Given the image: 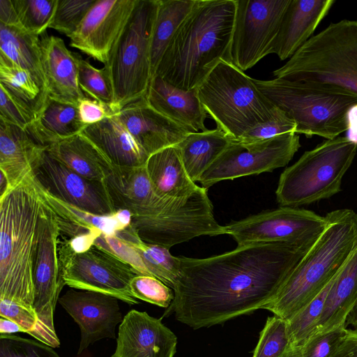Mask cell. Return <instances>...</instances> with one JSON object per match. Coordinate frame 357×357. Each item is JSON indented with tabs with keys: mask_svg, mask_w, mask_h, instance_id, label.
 <instances>
[{
	"mask_svg": "<svg viewBox=\"0 0 357 357\" xmlns=\"http://www.w3.org/2000/svg\"><path fill=\"white\" fill-rule=\"evenodd\" d=\"M316 241L253 243L204 259L180 256L167 312L199 329L263 309Z\"/></svg>",
	"mask_w": 357,
	"mask_h": 357,
	"instance_id": "cell-1",
	"label": "cell"
},
{
	"mask_svg": "<svg viewBox=\"0 0 357 357\" xmlns=\"http://www.w3.org/2000/svg\"><path fill=\"white\" fill-rule=\"evenodd\" d=\"M325 217L321 234L263 309L289 319L337 275L357 249V213L337 209Z\"/></svg>",
	"mask_w": 357,
	"mask_h": 357,
	"instance_id": "cell-4",
	"label": "cell"
},
{
	"mask_svg": "<svg viewBox=\"0 0 357 357\" xmlns=\"http://www.w3.org/2000/svg\"><path fill=\"white\" fill-rule=\"evenodd\" d=\"M118 298L99 292L70 289L59 304L79 326L81 340L77 354L104 338L116 337V327L123 319Z\"/></svg>",
	"mask_w": 357,
	"mask_h": 357,
	"instance_id": "cell-18",
	"label": "cell"
},
{
	"mask_svg": "<svg viewBox=\"0 0 357 357\" xmlns=\"http://www.w3.org/2000/svg\"><path fill=\"white\" fill-rule=\"evenodd\" d=\"M155 111L191 132L205 131L207 113L198 97L197 89L185 90L155 75L146 96Z\"/></svg>",
	"mask_w": 357,
	"mask_h": 357,
	"instance_id": "cell-23",
	"label": "cell"
},
{
	"mask_svg": "<svg viewBox=\"0 0 357 357\" xmlns=\"http://www.w3.org/2000/svg\"><path fill=\"white\" fill-rule=\"evenodd\" d=\"M93 245L130 264L140 275L151 276L135 249L116 234L108 236L102 233L96 239Z\"/></svg>",
	"mask_w": 357,
	"mask_h": 357,
	"instance_id": "cell-45",
	"label": "cell"
},
{
	"mask_svg": "<svg viewBox=\"0 0 357 357\" xmlns=\"http://www.w3.org/2000/svg\"><path fill=\"white\" fill-rule=\"evenodd\" d=\"M258 89L296 124V133L334 139L349 128L357 96L281 78L254 79Z\"/></svg>",
	"mask_w": 357,
	"mask_h": 357,
	"instance_id": "cell-7",
	"label": "cell"
},
{
	"mask_svg": "<svg viewBox=\"0 0 357 357\" xmlns=\"http://www.w3.org/2000/svg\"><path fill=\"white\" fill-rule=\"evenodd\" d=\"M34 181L42 202L56 217L61 236L70 238L97 229L102 234L112 236L123 229L115 214L102 216L83 211L53 196Z\"/></svg>",
	"mask_w": 357,
	"mask_h": 357,
	"instance_id": "cell-30",
	"label": "cell"
},
{
	"mask_svg": "<svg viewBox=\"0 0 357 357\" xmlns=\"http://www.w3.org/2000/svg\"><path fill=\"white\" fill-rule=\"evenodd\" d=\"M77 108L81 121L86 126L96 123L115 114L106 105L86 97L79 102Z\"/></svg>",
	"mask_w": 357,
	"mask_h": 357,
	"instance_id": "cell-49",
	"label": "cell"
},
{
	"mask_svg": "<svg viewBox=\"0 0 357 357\" xmlns=\"http://www.w3.org/2000/svg\"><path fill=\"white\" fill-rule=\"evenodd\" d=\"M347 328L317 333L301 345V357H331L347 333Z\"/></svg>",
	"mask_w": 357,
	"mask_h": 357,
	"instance_id": "cell-46",
	"label": "cell"
},
{
	"mask_svg": "<svg viewBox=\"0 0 357 357\" xmlns=\"http://www.w3.org/2000/svg\"><path fill=\"white\" fill-rule=\"evenodd\" d=\"M145 167L154 190L162 198H184L199 187L189 177L176 146L149 155Z\"/></svg>",
	"mask_w": 357,
	"mask_h": 357,
	"instance_id": "cell-27",
	"label": "cell"
},
{
	"mask_svg": "<svg viewBox=\"0 0 357 357\" xmlns=\"http://www.w3.org/2000/svg\"><path fill=\"white\" fill-rule=\"evenodd\" d=\"M58 250L65 285L107 294L130 305L139 303L130 282L140 274L130 264L95 245L75 252L60 238Z\"/></svg>",
	"mask_w": 357,
	"mask_h": 357,
	"instance_id": "cell-12",
	"label": "cell"
},
{
	"mask_svg": "<svg viewBox=\"0 0 357 357\" xmlns=\"http://www.w3.org/2000/svg\"><path fill=\"white\" fill-rule=\"evenodd\" d=\"M273 75L357 96V20L331 23Z\"/></svg>",
	"mask_w": 357,
	"mask_h": 357,
	"instance_id": "cell-5",
	"label": "cell"
},
{
	"mask_svg": "<svg viewBox=\"0 0 357 357\" xmlns=\"http://www.w3.org/2000/svg\"><path fill=\"white\" fill-rule=\"evenodd\" d=\"M233 141L215 128L192 132L175 146L189 177L195 183Z\"/></svg>",
	"mask_w": 357,
	"mask_h": 357,
	"instance_id": "cell-32",
	"label": "cell"
},
{
	"mask_svg": "<svg viewBox=\"0 0 357 357\" xmlns=\"http://www.w3.org/2000/svg\"><path fill=\"white\" fill-rule=\"evenodd\" d=\"M139 0H96L72 34L70 46L105 65Z\"/></svg>",
	"mask_w": 357,
	"mask_h": 357,
	"instance_id": "cell-17",
	"label": "cell"
},
{
	"mask_svg": "<svg viewBox=\"0 0 357 357\" xmlns=\"http://www.w3.org/2000/svg\"><path fill=\"white\" fill-rule=\"evenodd\" d=\"M236 12V0H197L169 42L155 75L192 90L221 60L231 62Z\"/></svg>",
	"mask_w": 357,
	"mask_h": 357,
	"instance_id": "cell-2",
	"label": "cell"
},
{
	"mask_svg": "<svg viewBox=\"0 0 357 357\" xmlns=\"http://www.w3.org/2000/svg\"><path fill=\"white\" fill-rule=\"evenodd\" d=\"M291 0H236L230 56L245 71L273 53L284 14Z\"/></svg>",
	"mask_w": 357,
	"mask_h": 357,
	"instance_id": "cell-13",
	"label": "cell"
},
{
	"mask_svg": "<svg viewBox=\"0 0 357 357\" xmlns=\"http://www.w3.org/2000/svg\"><path fill=\"white\" fill-rule=\"evenodd\" d=\"M0 357H60L52 347L40 342L15 335H0Z\"/></svg>",
	"mask_w": 357,
	"mask_h": 357,
	"instance_id": "cell-43",
	"label": "cell"
},
{
	"mask_svg": "<svg viewBox=\"0 0 357 357\" xmlns=\"http://www.w3.org/2000/svg\"><path fill=\"white\" fill-rule=\"evenodd\" d=\"M130 225L144 242L168 249L200 236L220 235L222 228L214 217L207 188L199 186L160 213L132 216Z\"/></svg>",
	"mask_w": 357,
	"mask_h": 357,
	"instance_id": "cell-11",
	"label": "cell"
},
{
	"mask_svg": "<svg viewBox=\"0 0 357 357\" xmlns=\"http://www.w3.org/2000/svg\"><path fill=\"white\" fill-rule=\"evenodd\" d=\"M31 174L44 190L67 204L97 215L109 216L116 213L103 181L84 178L47 151Z\"/></svg>",
	"mask_w": 357,
	"mask_h": 357,
	"instance_id": "cell-16",
	"label": "cell"
},
{
	"mask_svg": "<svg viewBox=\"0 0 357 357\" xmlns=\"http://www.w3.org/2000/svg\"><path fill=\"white\" fill-rule=\"evenodd\" d=\"M0 23L20 26L12 0H0Z\"/></svg>",
	"mask_w": 357,
	"mask_h": 357,
	"instance_id": "cell-51",
	"label": "cell"
},
{
	"mask_svg": "<svg viewBox=\"0 0 357 357\" xmlns=\"http://www.w3.org/2000/svg\"><path fill=\"white\" fill-rule=\"evenodd\" d=\"M207 114L233 140L275 115L279 108L263 94L254 79L231 62L221 60L197 88Z\"/></svg>",
	"mask_w": 357,
	"mask_h": 357,
	"instance_id": "cell-6",
	"label": "cell"
},
{
	"mask_svg": "<svg viewBox=\"0 0 357 357\" xmlns=\"http://www.w3.org/2000/svg\"><path fill=\"white\" fill-rule=\"evenodd\" d=\"M86 126L77 106L47 97L28 130L41 144L48 146L79 134Z\"/></svg>",
	"mask_w": 357,
	"mask_h": 357,
	"instance_id": "cell-29",
	"label": "cell"
},
{
	"mask_svg": "<svg viewBox=\"0 0 357 357\" xmlns=\"http://www.w3.org/2000/svg\"><path fill=\"white\" fill-rule=\"evenodd\" d=\"M75 56L77 64L78 82L82 91L112 109L114 92L105 68H96L79 54L75 53Z\"/></svg>",
	"mask_w": 357,
	"mask_h": 357,
	"instance_id": "cell-39",
	"label": "cell"
},
{
	"mask_svg": "<svg viewBox=\"0 0 357 357\" xmlns=\"http://www.w3.org/2000/svg\"><path fill=\"white\" fill-rule=\"evenodd\" d=\"M58 0H12L19 26L26 32L40 36L54 17Z\"/></svg>",
	"mask_w": 357,
	"mask_h": 357,
	"instance_id": "cell-38",
	"label": "cell"
},
{
	"mask_svg": "<svg viewBox=\"0 0 357 357\" xmlns=\"http://www.w3.org/2000/svg\"><path fill=\"white\" fill-rule=\"evenodd\" d=\"M331 357H357V329H347L340 345Z\"/></svg>",
	"mask_w": 357,
	"mask_h": 357,
	"instance_id": "cell-50",
	"label": "cell"
},
{
	"mask_svg": "<svg viewBox=\"0 0 357 357\" xmlns=\"http://www.w3.org/2000/svg\"><path fill=\"white\" fill-rule=\"evenodd\" d=\"M356 299L357 249L334 280L313 335L339 328H347V316Z\"/></svg>",
	"mask_w": 357,
	"mask_h": 357,
	"instance_id": "cell-28",
	"label": "cell"
},
{
	"mask_svg": "<svg viewBox=\"0 0 357 357\" xmlns=\"http://www.w3.org/2000/svg\"><path fill=\"white\" fill-rule=\"evenodd\" d=\"M326 225L325 216L303 208L280 206L222 226L220 235L231 236L237 247L259 243L305 242L317 240Z\"/></svg>",
	"mask_w": 357,
	"mask_h": 357,
	"instance_id": "cell-15",
	"label": "cell"
},
{
	"mask_svg": "<svg viewBox=\"0 0 357 357\" xmlns=\"http://www.w3.org/2000/svg\"><path fill=\"white\" fill-rule=\"evenodd\" d=\"M116 115L149 156L176 145L192 132L153 109L146 97L126 105Z\"/></svg>",
	"mask_w": 357,
	"mask_h": 357,
	"instance_id": "cell-21",
	"label": "cell"
},
{
	"mask_svg": "<svg viewBox=\"0 0 357 357\" xmlns=\"http://www.w3.org/2000/svg\"><path fill=\"white\" fill-rule=\"evenodd\" d=\"M0 334H13L17 332H24V329L15 321L0 317Z\"/></svg>",
	"mask_w": 357,
	"mask_h": 357,
	"instance_id": "cell-52",
	"label": "cell"
},
{
	"mask_svg": "<svg viewBox=\"0 0 357 357\" xmlns=\"http://www.w3.org/2000/svg\"><path fill=\"white\" fill-rule=\"evenodd\" d=\"M158 0H139L104 66L113 92L112 111L146 97L152 78L151 46Z\"/></svg>",
	"mask_w": 357,
	"mask_h": 357,
	"instance_id": "cell-9",
	"label": "cell"
},
{
	"mask_svg": "<svg viewBox=\"0 0 357 357\" xmlns=\"http://www.w3.org/2000/svg\"><path fill=\"white\" fill-rule=\"evenodd\" d=\"M197 2V0H158L151 46L152 77L175 32Z\"/></svg>",
	"mask_w": 357,
	"mask_h": 357,
	"instance_id": "cell-35",
	"label": "cell"
},
{
	"mask_svg": "<svg viewBox=\"0 0 357 357\" xmlns=\"http://www.w3.org/2000/svg\"><path fill=\"white\" fill-rule=\"evenodd\" d=\"M116 235L133 247L150 275L172 289L181 272L179 257L173 256L169 249L144 242L131 225L118 231Z\"/></svg>",
	"mask_w": 357,
	"mask_h": 357,
	"instance_id": "cell-34",
	"label": "cell"
},
{
	"mask_svg": "<svg viewBox=\"0 0 357 357\" xmlns=\"http://www.w3.org/2000/svg\"><path fill=\"white\" fill-rule=\"evenodd\" d=\"M176 335L146 312L132 310L120 324L116 347L111 357H174Z\"/></svg>",
	"mask_w": 357,
	"mask_h": 357,
	"instance_id": "cell-19",
	"label": "cell"
},
{
	"mask_svg": "<svg viewBox=\"0 0 357 357\" xmlns=\"http://www.w3.org/2000/svg\"><path fill=\"white\" fill-rule=\"evenodd\" d=\"M40 50L47 96L77 106L85 96L78 82L75 52L67 48L63 39L45 32L40 36Z\"/></svg>",
	"mask_w": 357,
	"mask_h": 357,
	"instance_id": "cell-22",
	"label": "cell"
},
{
	"mask_svg": "<svg viewBox=\"0 0 357 357\" xmlns=\"http://www.w3.org/2000/svg\"><path fill=\"white\" fill-rule=\"evenodd\" d=\"M47 149L28 129L0 119V172L6 176L10 190L32 172Z\"/></svg>",
	"mask_w": 357,
	"mask_h": 357,
	"instance_id": "cell-25",
	"label": "cell"
},
{
	"mask_svg": "<svg viewBox=\"0 0 357 357\" xmlns=\"http://www.w3.org/2000/svg\"><path fill=\"white\" fill-rule=\"evenodd\" d=\"M349 325L357 329V299L346 320V326L347 327Z\"/></svg>",
	"mask_w": 357,
	"mask_h": 357,
	"instance_id": "cell-53",
	"label": "cell"
},
{
	"mask_svg": "<svg viewBox=\"0 0 357 357\" xmlns=\"http://www.w3.org/2000/svg\"><path fill=\"white\" fill-rule=\"evenodd\" d=\"M130 289L137 299L161 307L168 308L174 298L173 289L153 276L136 275L130 282Z\"/></svg>",
	"mask_w": 357,
	"mask_h": 357,
	"instance_id": "cell-42",
	"label": "cell"
},
{
	"mask_svg": "<svg viewBox=\"0 0 357 357\" xmlns=\"http://www.w3.org/2000/svg\"><path fill=\"white\" fill-rule=\"evenodd\" d=\"M47 151L84 178L104 181L109 161L82 133L49 145Z\"/></svg>",
	"mask_w": 357,
	"mask_h": 357,
	"instance_id": "cell-31",
	"label": "cell"
},
{
	"mask_svg": "<svg viewBox=\"0 0 357 357\" xmlns=\"http://www.w3.org/2000/svg\"><path fill=\"white\" fill-rule=\"evenodd\" d=\"M290 345L287 320L274 315L268 317L252 357H282Z\"/></svg>",
	"mask_w": 357,
	"mask_h": 357,
	"instance_id": "cell-40",
	"label": "cell"
},
{
	"mask_svg": "<svg viewBox=\"0 0 357 357\" xmlns=\"http://www.w3.org/2000/svg\"><path fill=\"white\" fill-rule=\"evenodd\" d=\"M41 206L31 173L0 197V300L32 311L33 269Z\"/></svg>",
	"mask_w": 357,
	"mask_h": 357,
	"instance_id": "cell-3",
	"label": "cell"
},
{
	"mask_svg": "<svg viewBox=\"0 0 357 357\" xmlns=\"http://www.w3.org/2000/svg\"><path fill=\"white\" fill-rule=\"evenodd\" d=\"M59 238L56 217L42 202L33 269V308L37 324L29 335L52 348L60 346L54 326V314L65 285L59 257Z\"/></svg>",
	"mask_w": 357,
	"mask_h": 357,
	"instance_id": "cell-10",
	"label": "cell"
},
{
	"mask_svg": "<svg viewBox=\"0 0 357 357\" xmlns=\"http://www.w3.org/2000/svg\"><path fill=\"white\" fill-rule=\"evenodd\" d=\"M96 0H58L49 28L70 38Z\"/></svg>",
	"mask_w": 357,
	"mask_h": 357,
	"instance_id": "cell-41",
	"label": "cell"
},
{
	"mask_svg": "<svg viewBox=\"0 0 357 357\" xmlns=\"http://www.w3.org/2000/svg\"><path fill=\"white\" fill-rule=\"evenodd\" d=\"M0 317L18 324L29 335L35 329L37 324V317L33 311L6 300H0Z\"/></svg>",
	"mask_w": 357,
	"mask_h": 357,
	"instance_id": "cell-48",
	"label": "cell"
},
{
	"mask_svg": "<svg viewBox=\"0 0 357 357\" xmlns=\"http://www.w3.org/2000/svg\"><path fill=\"white\" fill-rule=\"evenodd\" d=\"M289 132L296 133V124L279 108L274 116L250 128L238 142L244 144L257 143Z\"/></svg>",
	"mask_w": 357,
	"mask_h": 357,
	"instance_id": "cell-44",
	"label": "cell"
},
{
	"mask_svg": "<svg viewBox=\"0 0 357 357\" xmlns=\"http://www.w3.org/2000/svg\"><path fill=\"white\" fill-rule=\"evenodd\" d=\"M337 276L312 301L287 320L291 344L302 345L314 333L327 295Z\"/></svg>",
	"mask_w": 357,
	"mask_h": 357,
	"instance_id": "cell-37",
	"label": "cell"
},
{
	"mask_svg": "<svg viewBox=\"0 0 357 357\" xmlns=\"http://www.w3.org/2000/svg\"><path fill=\"white\" fill-rule=\"evenodd\" d=\"M0 56L28 70L47 96L40 50V36L18 26L0 23Z\"/></svg>",
	"mask_w": 357,
	"mask_h": 357,
	"instance_id": "cell-33",
	"label": "cell"
},
{
	"mask_svg": "<svg viewBox=\"0 0 357 357\" xmlns=\"http://www.w3.org/2000/svg\"><path fill=\"white\" fill-rule=\"evenodd\" d=\"M0 84L31 111L35 118L47 97L43 93L40 86L28 70L1 56Z\"/></svg>",
	"mask_w": 357,
	"mask_h": 357,
	"instance_id": "cell-36",
	"label": "cell"
},
{
	"mask_svg": "<svg viewBox=\"0 0 357 357\" xmlns=\"http://www.w3.org/2000/svg\"><path fill=\"white\" fill-rule=\"evenodd\" d=\"M103 182L116 211L128 210L132 216L158 213L173 199L156 193L145 165L119 166L109 162Z\"/></svg>",
	"mask_w": 357,
	"mask_h": 357,
	"instance_id": "cell-20",
	"label": "cell"
},
{
	"mask_svg": "<svg viewBox=\"0 0 357 357\" xmlns=\"http://www.w3.org/2000/svg\"><path fill=\"white\" fill-rule=\"evenodd\" d=\"M300 147L299 135L295 132L252 144L234 140L198 181L208 189L224 180L273 172L286 166Z\"/></svg>",
	"mask_w": 357,
	"mask_h": 357,
	"instance_id": "cell-14",
	"label": "cell"
},
{
	"mask_svg": "<svg viewBox=\"0 0 357 357\" xmlns=\"http://www.w3.org/2000/svg\"><path fill=\"white\" fill-rule=\"evenodd\" d=\"M0 119L27 129L33 121L35 116L0 84Z\"/></svg>",
	"mask_w": 357,
	"mask_h": 357,
	"instance_id": "cell-47",
	"label": "cell"
},
{
	"mask_svg": "<svg viewBox=\"0 0 357 357\" xmlns=\"http://www.w3.org/2000/svg\"><path fill=\"white\" fill-rule=\"evenodd\" d=\"M81 133L114 165L144 166L149 157L128 132L116 114L86 126Z\"/></svg>",
	"mask_w": 357,
	"mask_h": 357,
	"instance_id": "cell-26",
	"label": "cell"
},
{
	"mask_svg": "<svg viewBox=\"0 0 357 357\" xmlns=\"http://www.w3.org/2000/svg\"><path fill=\"white\" fill-rule=\"evenodd\" d=\"M282 357H301V345L291 344Z\"/></svg>",
	"mask_w": 357,
	"mask_h": 357,
	"instance_id": "cell-54",
	"label": "cell"
},
{
	"mask_svg": "<svg viewBox=\"0 0 357 357\" xmlns=\"http://www.w3.org/2000/svg\"><path fill=\"white\" fill-rule=\"evenodd\" d=\"M356 152V143L339 136L305 151L280 174L277 202L280 206L298 208L336 195Z\"/></svg>",
	"mask_w": 357,
	"mask_h": 357,
	"instance_id": "cell-8",
	"label": "cell"
},
{
	"mask_svg": "<svg viewBox=\"0 0 357 357\" xmlns=\"http://www.w3.org/2000/svg\"><path fill=\"white\" fill-rule=\"evenodd\" d=\"M334 3L333 0H291L273 53L282 61L290 59L311 38Z\"/></svg>",
	"mask_w": 357,
	"mask_h": 357,
	"instance_id": "cell-24",
	"label": "cell"
}]
</instances>
